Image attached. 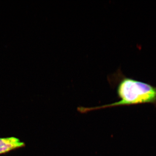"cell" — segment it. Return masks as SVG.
Here are the masks:
<instances>
[{
    "instance_id": "obj_1",
    "label": "cell",
    "mask_w": 156,
    "mask_h": 156,
    "mask_svg": "<svg viewBox=\"0 0 156 156\" xmlns=\"http://www.w3.org/2000/svg\"><path fill=\"white\" fill-rule=\"evenodd\" d=\"M112 87L116 88L119 101L110 104L94 107H79L78 111L81 113L114 107L131 106L151 104L156 107V86L124 75L119 69L108 77Z\"/></svg>"
},
{
    "instance_id": "obj_2",
    "label": "cell",
    "mask_w": 156,
    "mask_h": 156,
    "mask_svg": "<svg viewBox=\"0 0 156 156\" xmlns=\"http://www.w3.org/2000/svg\"><path fill=\"white\" fill-rule=\"evenodd\" d=\"M25 144L14 136L0 138V155L24 147Z\"/></svg>"
}]
</instances>
